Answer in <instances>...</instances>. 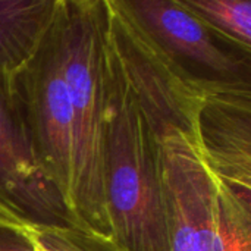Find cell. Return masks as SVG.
Instances as JSON below:
<instances>
[{
	"label": "cell",
	"instance_id": "cell-9",
	"mask_svg": "<svg viewBox=\"0 0 251 251\" xmlns=\"http://www.w3.org/2000/svg\"><path fill=\"white\" fill-rule=\"evenodd\" d=\"M57 0H0V72L21 68L38 47Z\"/></svg>",
	"mask_w": 251,
	"mask_h": 251
},
{
	"label": "cell",
	"instance_id": "cell-4",
	"mask_svg": "<svg viewBox=\"0 0 251 251\" xmlns=\"http://www.w3.org/2000/svg\"><path fill=\"white\" fill-rule=\"evenodd\" d=\"M7 79L35 160L72 215L76 187L75 121L62 72L59 0L38 47L21 68L7 74Z\"/></svg>",
	"mask_w": 251,
	"mask_h": 251
},
{
	"label": "cell",
	"instance_id": "cell-8",
	"mask_svg": "<svg viewBox=\"0 0 251 251\" xmlns=\"http://www.w3.org/2000/svg\"><path fill=\"white\" fill-rule=\"evenodd\" d=\"M196 131L210 168L251 207V84L213 82L201 103Z\"/></svg>",
	"mask_w": 251,
	"mask_h": 251
},
{
	"label": "cell",
	"instance_id": "cell-7",
	"mask_svg": "<svg viewBox=\"0 0 251 251\" xmlns=\"http://www.w3.org/2000/svg\"><path fill=\"white\" fill-rule=\"evenodd\" d=\"M0 204L34 225L76 228L62 196L35 160L4 72H0Z\"/></svg>",
	"mask_w": 251,
	"mask_h": 251
},
{
	"label": "cell",
	"instance_id": "cell-1",
	"mask_svg": "<svg viewBox=\"0 0 251 251\" xmlns=\"http://www.w3.org/2000/svg\"><path fill=\"white\" fill-rule=\"evenodd\" d=\"M106 56L103 190L110 240L124 251H169L157 135L107 40Z\"/></svg>",
	"mask_w": 251,
	"mask_h": 251
},
{
	"label": "cell",
	"instance_id": "cell-5",
	"mask_svg": "<svg viewBox=\"0 0 251 251\" xmlns=\"http://www.w3.org/2000/svg\"><path fill=\"white\" fill-rule=\"evenodd\" d=\"M104 34L154 132L175 128L197 138V116L215 81L201 79L141 28L124 0H101Z\"/></svg>",
	"mask_w": 251,
	"mask_h": 251
},
{
	"label": "cell",
	"instance_id": "cell-3",
	"mask_svg": "<svg viewBox=\"0 0 251 251\" xmlns=\"http://www.w3.org/2000/svg\"><path fill=\"white\" fill-rule=\"evenodd\" d=\"M156 135L169 251H251V207L215 174L197 138L175 128Z\"/></svg>",
	"mask_w": 251,
	"mask_h": 251
},
{
	"label": "cell",
	"instance_id": "cell-6",
	"mask_svg": "<svg viewBox=\"0 0 251 251\" xmlns=\"http://www.w3.org/2000/svg\"><path fill=\"white\" fill-rule=\"evenodd\" d=\"M159 47L193 75L215 82L251 84V51L218 34L179 0H124Z\"/></svg>",
	"mask_w": 251,
	"mask_h": 251
},
{
	"label": "cell",
	"instance_id": "cell-10",
	"mask_svg": "<svg viewBox=\"0 0 251 251\" xmlns=\"http://www.w3.org/2000/svg\"><path fill=\"white\" fill-rule=\"evenodd\" d=\"M218 34L251 51L250 0H179Z\"/></svg>",
	"mask_w": 251,
	"mask_h": 251
},
{
	"label": "cell",
	"instance_id": "cell-11",
	"mask_svg": "<svg viewBox=\"0 0 251 251\" xmlns=\"http://www.w3.org/2000/svg\"><path fill=\"white\" fill-rule=\"evenodd\" d=\"M34 224L0 204V251H37Z\"/></svg>",
	"mask_w": 251,
	"mask_h": 251
},
{
	"label": "cell",
	"instance_id": "cell-2",
	"mask_svg": "<svg viewBox=\"0 0 251 251\" xmlns=\"http://www.w3.org/2000/svg\"><path fill=\"white\" fill-rule=\"evenodd\" d=\"M62 72L75 121L76 228L110 237L103 153L109 109L107 56L101 0H59Z\"/></svg>",
	"mask_w": 251,
	"mask_h": 251
}]
</instances>
